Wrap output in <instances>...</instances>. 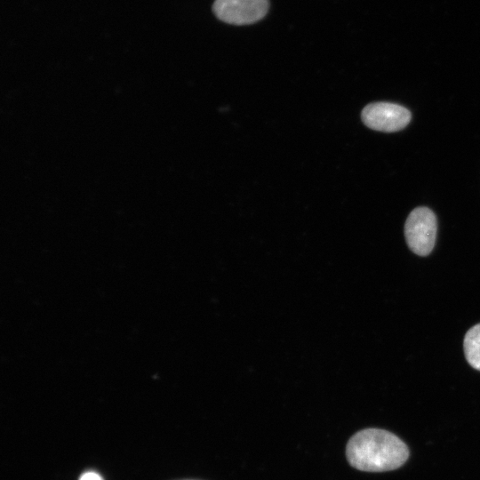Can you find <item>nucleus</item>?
I'll list each match as a JSON object with an SVG mask.
<instances>
[{"mask_svg":"<svg viewBox=\"0 0 480 480\" xmlns=\"http://www.w3.org/2000/svg\"><path fill=\"white\" fill-rule=\"evenodd\" d=\"M268 0H215L213 12L222 21L235 25L251 24L262 19Z\"/></svg>","mask_w":480,"mask_h":480,"instance_id":"20e7f679","label":"nucleus"},{"mask_svg":"<svg viewBox=\"0 0 480 480\" xmlns=\"http://www.w3.org/2000/svg\"><path fill=\"white\" fill-rule=\"evenodd\" d=\"M346 456L348 463L358 470L383 472L400 468L409 457V449L387 430L366 428L348 440Z\"/></svg>","mask_w":480,"mask_h":480,"instance_id":"f257e3e1","label":"nucleus"},{"mask_svg":"<svg viewBox=\"0 0 480 480\" xmlns=\"http://www.w3.org/2000/svg\"><path fill=\"white\" fill-rule=\"evenodd\" d=\"M463 348L468 363L480 371V324L474 325L467 332Z\"/></svg>","mask_w":480,"mask_h":480,"instance_id":"39448f33","label":"nucleus"},{"mask_svg":"<svg viewBox=\"0 0 480 480\" xmlns=\"http://www.w3.org/2000/svg\"><path fill=\"white\" fill-rule=\"evenodd\" d=\"M79 480H103L102 477L96 472L88 471L84 473Z\"/></svg>","mask_w":480,"mask_h":480,"instance_id":"423d86ee","label":"nucleus"},{"mask_svg":"<svg viewBox=\"0 0 480 480\" xmlns=\"http://www.w3.org/2000/svg\"><path fill=\"white\" fill-rule=\"evenodd\" d=\"M363 123L370 129L398 132L410 123L412 114L406 108L391 102H373L366 105L361 113Z\"/></svg>","mask_w":480,"mask_h":480,"instance_id":"7ed1b4c3","label":"nucleus"},{"mask_svg":"<svg viewBox=\"0 0 480 480\" xmlns=\"http://www.w3.org/2000/svg\"><path fill=\"white\" fill-rule=\"evenodd\" d=\"M437 231L435 213L428 207L413 209L404 224V236L410 250L417 255L427 256L434 248Z\"/></svg>","mask_w":480,"mask_h":480,"instance_id":"f03ea898","label":"nucleus"}]
</instances>
